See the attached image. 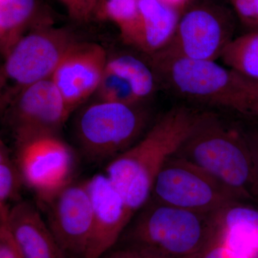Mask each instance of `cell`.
I'll return each mask as SVG.
<instances>
[{
	"label": "cell",
	"mask_w": 258,
	"mask_h": 258,
	"mask_svg": "<svg viewBox=\"0 0 258 258\" xmlns=\"http://www.w3.org/2000/svg\"><path fill=\"white\" fill-rule=\"evenodd\" d=\"M198 114L184 106L172 108L107 164L105 174L134 214L150 199L158 174L187 138Z\"/></svg>",
	"instance_id": "cell-1"
},
{
	"label": "cell",
	"mask_w": 258,
	"mask_h": 258,
	"mask_svg": "<svg viewBox=\"0 0 258 258\" xmlns=\"http://www.w3.org/2000/svg\"><path fill=\"white\" fill-rule=\"evenodd\" d=\"M175 155L203 168L254 202V169L245 132L210 112L198 113L191 132Z\"/></svg>",
	"instance_id": "cell-2"
},
{
	"label": "cell",
	"mask_w": 258,
	"mask_h": 258,
	"mask_svg": "<svg viewBox=\"0 0 258 258\" xmlns=\"http://www.w3.org/2000/svg\"><path fill=\"white\" fill-rule=\"evenodd\" d=\"M214 212L189 211L150 198L118 242L168 258H200L212 238Z\"/></svg>",
	"instance_id": "cell-3"
},
{
	"label": "cell",
	"mask_w": 258,
	"mask_h": 258,
	"mask_svg": "<svg viewBox=\"0 0 258 258\" xmlns=\"http://www.w3.org/2000/svg\"><path fill=\"white\" fill-rule=\"evenodd\" d=\"M157 80L177 96L246 114L247 79L215 60L171 55H151Z\"/></svg>",
	"instance_id": "cell-4"
},
{
	"label": "cell",
	"mask_w": 258,
	"mask_h": 258,
	"mask_svg": "<svg viewBox=\"0 0 258 258\" xmlns=\"http://www.w3.org/2000/svg\"><path fill=\"white\" fill-rule=\"evenodd\" d=\"M147 121L140 105L98 101L80 113L76 138L88 161H111L139 140Z\"/></svg>",
	"instance_id": "cell-5"
},
{
	"label": "cell",
	"mask_w": 258,
	"mask_h": 258,
	"mask_svg": "<svg viewBox=\"0 0 258 258\" xmlns=\"http://www.w3.org/2000/svg\"><path fill=\"white\" fill-rule=\"evenodd\" d=\"M77 42L68 30L52 28L49 23L25 34L4 57L2 68V87L8 88L7 94L13 95L9 104L25 88L52 77Z\"/></svg>",
	"instance_id": "cell-6"
},
{
	"label": "cell",
	"mask_w": 258,
	"mask_h": 258,
	"mask_svg": "<svg viewBox=\"0 0 258 258\" xmlns=\"http://www.w3.org/2000/svg\"><path fill=\"white\" fill-rule=\"evenodd\" d=\"M189 211L210 213L236 202L247 201L208 171L173 156L157 176L151 198Z\"/></svg>",
	"instance_id": "cell-7"
},
{
	"label": "cell",
	"mask_w": 258,
	"mask_h": 258,
	"mask_svg": "<svg viewBox=\"0 0 258 258\" xmlns=\"http://www.w3.org/2000/svg\"><path fill=\"white\" fill-rule=\"evenodd\" d=\"M16 148L14 156L24 184L35 193L39 206L72 182L74 154L57 135L36 137Z\"/></svg>",
	"instance_id": "cell-8"
},
{
	"label": "cell",
	"mask_w": 258,
	"mask_h": 258,
	"mask_svg": "<svg viewBox=\"0 0 258 258\" xmlns=\"http://www.w3.org/2000/svg\"><path fill=\"white\" fill-rule=\"evenodd\" d=\"M6 108L16 146L41 136L57 135L70 115L51 78L25 88Z\"/></svg>",
	"instance_id": "cell-9"
},
{
	"label": "cell",
	"mask_w": 258,
	"mask_h": 258,
	"mask_svg": "<svg viewBox=\"0 0 258 258\" xmlns=\"http://www.w3.org/2000/svg\"><path fill=\"white\" fill-rule=\"evenodd\" d=\"M233 22L227 12L212 5H197L181 15L172 40L161 51L216 60L233 39Z\"/></svg>",
	"instance_id": "cell-10"
},
{
	"label": "cell",
	"mask_w": 258,
	"mask_h": 258,
	"mask_svg": "<svg viewBox=\"0 0 258 258\" xmlns=\"http://www.w3.org/2000/svg\"><path fill=\"white\" fill-rule=\"evenodd\" d=\"M61 248L69 257L83 258L93 223V208L86 182H72L40 205Z\"/></svg>",
	"instance_id": "cell-11"
},
{
	"label": "cell",
	"mask_w": 258,
	"mask_h": 258,
	"mask_svg": "<svg viewBox=\"0 0 258 258\" xmlns=\"http://www.w3.org/2000/svg\"><path fill=\"white\" fill-rule=\"evenodd\" d=\"M85 182L92 203L93 223L83 258H101L118 244L134 212L105 173Z\"/></svg>",
	"instance_id": "cell-12"
},
{
	"label": "cell",
	"mask_w": 258,
	"mask_h": 258,
	"mask_svg": "<svg viewBox=\"0 0 258 258\" xmlns=\"http://www.w3.org/2000/svg\"><path fill=\"white\" fill-rule=\"evenodd\" d=\"M200 258H258V207L240 201L215 212L212 238Z\"/></svg>",
	"instance_id": "cell-13"
},
{
	"label": "cell",
	"mask_w": 258,
	"mask_h": 258,
	"mask_svg": "<svg viewBox=\"0 0 258 258\" xmlns=\"http://www.w3.org/2000/svg\"><path fill=\"white\" fill-rule=\"evenodd\" d=\"M108 60L106 50L94 42L78 41L64 56L51 79L70 115L96 93Z\"/></svg>",
	"instance_id": "cell-14"
},
{
	"label": "cell",
	"mask_w": 258,
	"mask_h": 258,
	"mask_svg": "<svg viewBox=\"0 0 258 258\" xmlns=\"http://www.w3.org/2000/svg\"><path fill=\"white\" fill-rule=\"evenodd\" d=\"M0 221L6 224L24 258H71L61 248L39 207L21 200L0 208Z\"/></svg>",
	"instance_id": "cell-15"
},
{
	"label": "cell",
	"mask_w": 258,
	"mask_h": 258,
	"mask_svg": "<svg viewBox=\"0 0 258 258\" xmlns=\"http://www.w3.org/2000/svg\"><path fill=\"white\" fill-rule=\"evenodd\" d=\"M139 5L142 23L139 50L152 55L172 40L181 13L161 0H139Z\"/></svg>",
	"instance_id": "cell-16"
},
{
	"label": "cell",
	"mask_w": 258,
	"mask_h": 258,
	"mask_svg": "<svg viewBox=\"0 0 258 258\" xmlns=\"http://www.w3.org/2000/svg\"><path fill=\"white\" fill-rule=\"evenodd\" d=\"M37 14V0H0V50L3 57L28 33ZM38 26V25H37Z\"/></svg>",
	"instance_id": "cell-17"
},
{
	"label": "cell",
	"mask_w": 258,
	"mask_h": 258,
	"mask_svg": "<svg viewBox=\"0 0 258 258\" xmlns=\"http://www.w3.org/2000/svg\"><path fill=\"white\" fill-rule=\"evenodd\" d=\"M96 15L114 23L123 41L139 49L142 31L139 0H103Z\"/></svg>",
	"instance_id": "cell-18"
},
{
	"label": "cell",
	"mask_w": 258,
	"mask_h": 258,
	"mask_svg": "<svg viewBox=\"0 0 258 258\" xmlns=\"http://www.w3.org/2000/svg\"><path fill=\"white\" fill-rule=\"evenodd\" d=\"M107 67L128 83L141 103L155 91L157 78L154 70L136 56L123 54L108 58Z\"/></svg>",
	"instance_id": "cell-19"
},
{
	"label": "cell",
	"mask_w": 258,
	"mask_h": 258,
	"mask_svg": "<svg viewBox=\"0 0 258 258\" xmlns=\"http://www.w3.org/2000/svg\"><path fill=\"white\" fill-rule=\"evenodd\" d=\"M220 58L236 74L258 81V31L232 39Z\"/></svg>",
	"instance_id": "cell-20"
},
{
	"label": "cell",
	"mask_w": 258,
	"mask_h": 258,
	"mask_svg": "<svg viewBox=\"0 0 258 258\" xmlns=\"http://www.w3.org/2000/svg\"><path fill=\"white\" fill-rule=\"evenodd\" d=\"M25 185L15 156L1 141L0 143V208H10V204L22 200Z\"/></svg>",
	"instance_id": "cell-21"
},
{
	"label": "cell",
	"mask_w": 258,
	"mask_h": 258,
	"mask_svg": "<svg viewBox=\"0 0 258 258\" xmlns=\"http://www.w3.org/2000/svg\"><path fill=\"white\" fill-rule=\"evenodd\" d=\"M96 94L98 101L134 106L142 103L128 83L119 75L107 67V64Z\"/></svg>",
	"instance_id": "cell-22"
},
{
	"label": "cell",
	"mask_w": 258,
	"mask_h": 258,
	"mask_svg": "<svg viewBox=\"0 0 258 258\" xmlns=\"http://www.w3.org/2000/svg\"><path fill=\"white\" fill-rule=\"evenodd\" d=\"M101 258H168L149 249L120 243L103 254Z\"/></svg>",
	"instance_id": "cell-23"
},
{
	"label": "cell",
	"mask_w": 258,
	"mask_h": 258,
	"mask_svg": "<svg viewBox=\"0 0 258 258\" xmlns=\"http://www.w3.org/2000/svg\"><path fill=\"white\" fill-rule=\"evenodd\" d=\"M63 5L71 18L78 21L87 20L93 14L89 0H58Z\"/></svg>",
	"instance_id": "cell-24"
},
{
	"label": "cell",
	"mask_w": 258,
	"mask_h": 258,
	"mask_svg": "<svg viewBox=\"0 0 258 258\" xmlns=\"http://www.w3.org/2000/svg\"><path fill=\"white\" fill-rule=\"evenodd\" d=\"M243 21L258 25V0H229Z\"/></svg>",
	"instance_id": "cell-25"
},
{
	"label": "cell",
	"mask_w": 258,
	"mask_h": 258,
	"mask_svg": "<svg viewBox=\"0 0 258 258\" xmlns=\"http://www.w3.org/2000/svg\"><path fill=\"white\" fill-rule=\"evenodd\" d=\"M0 258H24L3 221H0Z\"/></svg>",
	"instance_id": "cell-26"
},
{
	"label": "cell",
	"mask_w": 258,
	"mask_h": 258,
	"mask_svg": "<svg viewBox=\"0 0 258 258\" xmlns=\"http://www.w3.org/2000/svg\"><path fill=\"white\" fill-rule=\"evenodd\" d=\"M248 142L254 169L253 194L254 200L258 203V126L249 132H245Z\"/></svg>",
	"instance_id": "cell-27"
},
{
	"label": "cell",
	"mask_w": 258,
	"mask_h": 258,
	"mask_svg": "<svg viewBox=\"0 0 258 258\" xmlns=\"http://www.w3.org/2000/svg\"><path fill=\"white\" fill-rule=\"evenodd\" d=\"M247 113L258 116V81L247 79Z\"/></svg>",
	"instance_id": "cell-28"
},
{
	"label": "cell",
	"mask_w": 258,
	"mask_h": 258,
	"mask_svg": "<svg viewBox=\"0 0 258 258\" xmlns=\"http://www.w3.org/2000/svg\"><path fill=\"white\" fill-rule=\"evenodd\" d=\"M161 1L169 5L171 8L181 12V10L184 9L185 6L189 3V0H161Z\"/></svg>",
	"instance_id": "cell-29"
},
{
	"label": "cell",
	"mask_w": 258,
	"mask_h": 258,
	"mask_svg": "<svg viewBox=\"0 0 258 258\" xmlns=\"http://www.w3.org/2000/svg\"><path fill=\"white\" fill-rule=\"evenodd\" d=\"M90 3H91V7L93 11V14H96L97 9H98V3H99V0H89Z\"/></svg>",
	"instance_id": "cell-30"
},
{
	"label": "cell",
	"mask_w": 258,
	"mask_h": 258,
	"mask_svg": "<svg viewBox=\"0 0 258 258\" xmlns=\"http://www.w3.org/2000/svg\"><path fill=\"white\" fill-rule=\"evenodd\" d=\"M102 1H103V0H99V3H98V8H99L100 5H101ZM98 9H97V10H98Z\"/></svg>",
	"instance_id": "cell-31"
},
{
	"label": "cell",
	"mask_w": 258,
	"mask_h": 258,
	"mask_svg": "<svg viewBox=\"0 0 258 258\" xmlns=\"http://www.w3.org/2000/svg\"><path fill=\"white\" fill-rule=\"evenodd\" d=\"M71 258H72V257H71Z\"/></svg>",
	"instance_id": "cell-32"
}]
</instances>
